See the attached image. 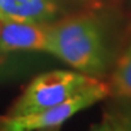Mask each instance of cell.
<instances>
[{"mask_svg": "<svg viewBox=\"0 0 131 131\" xmlns=\"http://www.w3.org/2000/svg\"><path fill=\"white\" fill-rule=\"evenodd\" d=\"M50 53L72 70L98 76L108 66V51L100 20L90 14L68 16L48 24Z\"/></svg>", "mask_w": 131, "mask_h": 131, "instance_id": "1", "label": "cell"}, {"mask_svg": "<svg viewBox=\"0 0 131 131\" xmlns=\"http://www.w3.org/2000/svg\"><path fill=\"white\" fill-rule=\"evenodd\" d=\"M111 95L110 84L96 79L94 83L83 87L72 96L52 107L26 115H2L0 131H40L55 130L76 114L92 107Z\"/></svg>", "mask_w": 131, "mask_h": 131, "instance_id": "2", "label": "cell"}, {"mask_svg": "<svg viewBox=\"0 0 131 131\" xmlns=\"http://www.w3.org/2000/svg\"><path fill=\"white\" fill-rule=\"evenodd\" d=\"M96 79V76L83 74L76 70H55L41 72L27 84L8 114L26 115L48 108L72 96Z\"/></svg>", "mask_w": 131, "mask_h": 131, "instance_id": "3", "label": "cell"}, {"mask_svg": "<svg viewBox=\"0 0 131 131\" xmlns=\"http://www.w3.org/2000/svg\"><path fill=\"white\" fill-rule=\"evenodd\" d=\"M60 8L56 0H2L0 20L51 23Z\"/></svg>", "mask_w": 131, "mask_h": 131, "instance_id": "5", "label": "cell"}, {"mask_svg": "<svg viewBox=\"0 0 131 131\" xmlns=\"http://www.w3.org/2000/svg\"><path fill=\"white\" fill-rule=\"evenodd\" d=\"M50 23L2 20L0 52L50 53Z\"/></svg>", "mask_w": 131, "mask_h": 131, "instance_id": "4", "label": "cell"}, {"mask_svg": "<svg viewBox=\"0 0 131 131\" xmlns=\"http://www.w3.org/2000/svg\"><path fill=\"white\" fill-rule=\"evenodd\" d=\"M27 60L20 58H14L5 52H0V83L11 79H16L17 76L26 74Z\"/></svg>", "mask_w": 131, "mask_h": 131, "instance_id": "7", "label": "cell"}, {"mask_svg": "<svg viewBox=\"0 0 131 131\" xmlns=\"http://www.w3.org/2000/svg\"><path fill=\"white\" fill-rule=\"evenodd\" d=\"M0 26H2V20H0Z\"/></svg>", "mask_w": 131, "mask_h": 131, "instance_id": "8", "label": "cell"}, {"mask_svg": "<svg viewBox=\"0 0 131 131\" xmlns=\"http://www.w3.org/2000/svg\"><path fill=\"white\" fill-rule=\"evenodd\" d=\"M110 90L116 98L131 100V40L114 66Z\"/></svg>", "mask_w": 131, "mask_h": 131, "instance_id": "6", "label": "cell"}]
</instances>
